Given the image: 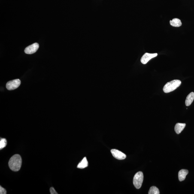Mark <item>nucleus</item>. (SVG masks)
Segmentation results:
<instances>
[{
  "label": "nucleus",
  "mask_w": 194,
  "mask_h": 194,
  "mask_svg": "<svg viewBox=\"0 0 194 194\" xmlns=\"http://www.w3.org/2000/svg\"><path fill=\"white\" fill-rule=\"evenodd\" d=\"M22 163V160L21 156L19 154H16L10 158L8 165L12 171H18L20 170Z\"/></svg>",
  "instance_id": "obj_1"
},
{
  "label": "nucleus",
  "mask_w": 194,
  "mask_h": 194,
  "mask_svg": "<svg viewBox=\"0 0 194 194\" xmlns=\"http://www.w3.org/2000/svg\"><path fill=\"white\" fill-rule=\"evenodd\" d=\"M181 83V81L178 80H175L168 82L164 86L163 89L164 92L165 93H168L173 91L180 87Z\"/></svg>",
  "instance_id": "obj_2"
},
{
  "label": "nucleus",
  "mask_w": 194,
  "mask_h": 194,
  "mask_svg": "<svg viewBox=\"0 0 194 194\" xmlns=\"http://www.w3.org/2000/svg\"><path fill=\"white\" fill-rule=\"evenodd\" d=\"M144 180V175L141 171H139L133 177V183L136 188H141Z\"/></svg>",
  "instance_id": "obj_3"
},
{
  "label": "nucleus",
  "mask_w": 194,
  "mask_h": 194,
  "mask_svg": "<svg viewBox=\"0 0 194 194\" xmlns=\"http://www.w3.org/2000/svg\"><path fill=\"white\" fill-rule=\"evenodd\" d=\"M21 84V81L19 79L10 80L7 83L6 88L9 90H12L17 89Z\"/></svg>",
  "instance_id": "obj_4"
},
{
  "label": "nucleus",
  "mask_w": 194,
  "mask_h": 194,
  "mask_svg": "<svg viewBox=\"0 0 194 194\" xmlns=\"http://www.w3.org/2000/svg\"><path fill=\"white\" fill-rule=\"evenodd\" d=\"M111 152L113 157L119 160H122L126 159V154L116 149H112Z\"/></svg>",
  "instance_id": "obj_5"
},
{
  "label": "nucleus",
  "mask_w": 194,
  "mask_h": 194,
  "mask_svg": "<svg viewBox=\"0 0 194 194\" xmlns=\"http://www.w3.org/2000/svg\"><path fill=\"white\" fill-rule=\"evenodd\" d=\"M39 47V46L38 43H34L26 47L24 51L25 53L28 54H32L35 53L38 50Z\"/></svg>",
  "instance_id": "obj_6"
},
{
  "label": "nucleus",
  "mask_w": 194,
  "mask_h": 194,
  "mask_svg": "<svg viewBox=\"0 0 194 194\" xmlns=\"http://www.w3.org/2000/svg\"><path fill=\"white\" fill-rule=\"evenodd\" d=\"M157 53L150 54L146 53L143 55L141 59V62L143 64H147L150 60L157 56Z\"/></svg>",
  "instance_id": "obj_7"
},
{
  "label": "nucleus",
  "mask_w": 194,
  "mask_h": 194,
  "mask_svg": "<svg viewBox=\"0 0 194 194\" xmlns=\"http://www.w3.org/2000/svg\"><path fill=\"white\" fill-rule=\"evenodd\" d=\"M186 124L185 123H177L175 126V131L177 134H179L184 129Z\"/></svg>",
  "instance_id": "obj_8"
},
{
  "label": "nucleus",
  "mask_w": 194,
  "mask_h": 194,
  "mask_svg": "<svg viewBox=\"0 0 194 194\" xmlns=\"http://www.w3.org/2000/svg\"><path fill=\"white\" fill-rule=\"evenodd\" d=\"M188 173V171L187 170L182 169L180 170L178 173L179 180L180 182L184 180Z\"/></svg>",
  "instance_id": "obj_9"
},
{
  "label": "nucleus",
  "mask_w": 194,
  "mask_h": 194,
  "mask_svg": "<svg viewBox=\"0 0 194 194\" xmlns=\"http://www.w3.org/2000/svg\"><path fill=\"white\" fill-rule=\"evenodd\" d=\"M194 100V92H191L186 97L185 104L186 106H190Z\"/></svg>",
  "instance_id": "obj_10"
},
{
  "label": "nucleus",
  "mask_w": 194,
  "mask_h": 194,
  "mask_svg": "<svg viewBox=\"0 0 194 194\" xmlns=\"http://www.w3.org/2000/svg\"><path fill=\"white\" fill-rule=\"evenodd\" d=\"M170 25L174 27H180L182 25L181 20L177 18L173 19L172 20L170 21Z\"/></svg>",
  "instance_id": "obj_11"
},
{
  "label": "nucleus",
  "mask_w": 194,
  "mask_h": 194,
  "mask_svg": "<svg viewBox=\"0 0 194 194\" xmlns=\"http://www.w3.org/2000/svg\"><path fill=\"white\" fill-rule=\"evenodd\" d=\"M88 166V162L87 158L86 157H85L83 160L81 161V162H80L78 165L77 168L80 169H83L86 168Z\"/></svg>",
  "instance_id": "obj_12"
},
{
  "label": "nucleus",
  "mask_w": 194,
  "mask_h": 194,
  "mask_svg": "<svg viewBox=\"0 0 194 194\" xmlns=\"http://www.w3.org/2000/svg\"><path fill=\"white\" fill-rule=\"evenodd\" d=\"M148 193L149 194H160L159 189L156 186H151L149 190Z\"/></svg>",
  "instance_id": "obj_13"
},
{
  "label": "nucleus",
  "mask_w": 194,
  "mask_h": 194,
  "mask_svg": "<svg viewBox=\"0 0 194 194\" xmlns=\"http://www.w3.org/2000/svg\"><path fill=\"white\" fill-rule=\"evenodd\" d=\"M7 145V141L6 139L4 138H1L0 141V149L1 150L4 148Z\"/></svg>",
  "instance_id": "obj_14"
},
{
  "label": "nucleus",
  "mask_w": 194,
  "mask_h": 194,
  "mask_svg": "<svg viewBox=\"0 0 194 194\" xmlns=\"http://www.w3.org/2000/svg\"><path fill=\"white\" fill-rule=\"evenodd\" d=\"M0 194H7V191L6 189L1 186H0Z\"/></svg>",
  "instance_id": "obj_15"
},
{
  "label": "nucleus",
  "mask_w": 194,
  "mask_h": 194,
  "mask_svg": "<svg viewBox=\"0 0 194 194\" xmlns=\"http://www.w3.org/2000/svg\"><path fill=\"white\" fill-rule=\"evenodd\" d=\"M50 194H58L57 193L55 190L54 188L53 187H51L50 189Z\"/></svg>",
  "instance_id": "obj_16"
}]
</instances>
